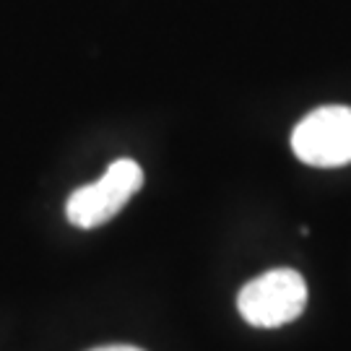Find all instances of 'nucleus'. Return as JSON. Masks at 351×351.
<instances>
[{"label":"nucleus","instance_id":"nucleus-1","mask_svg":"<svg viewBox=\"0 0 351 351\" xmlns=\"http://www.w3.org/2000/svg\"><path fill=\"white\" fill-rule=\"evenodd\" d=\"M307 307V284L294 268H271L237 294V310L252 328H281Z\"/></svg>","mask_w":351,"mask_h":351},{"label":"nucleus","instance_id":"nucleus-2","mask_svg":"<svg viewBox=\"0 0 351 351\" xmlns=\"http://www.w3.org/2000/svg\"><path fill=\"white\" fill-rule=\"evenodd\" d=\"M143 185V169L133 159H117L107 167V172L91 182L78 188L65 203L68 221L78 229H97L107 224L125 208V203L136 195Z\"/></svg>","mask_w":351,"mask_h":351},{"label":"nucleus","instance_id":"nucleus-3","mask_svg":"<svg viewBox=\"0 0 351 351\" xmlns=\"http://www.w3.org/2000/svg\"><path fill=\"white\" fill-rule=\"evenodd\" d=\"M291 151L310 167H346L351 164V107L328 104L302 117L291 133Z\"/></svg>","mask_w":351,"mask_h":351},{"label":"nucleus","instance_id":"nucleus-4","mask_svg":"<svg viewBox=\"0 0 351 351\" xmlns=\"http://www.w3.org/2000/svg\"><path fill=\"white\" fill-rule=\"evenodd\" d=\"M88 351H143V349L128 346V343H112V346H97V349H88Z\"/></svg>","mask_w":351,"mask_h":351}]
</instances>
